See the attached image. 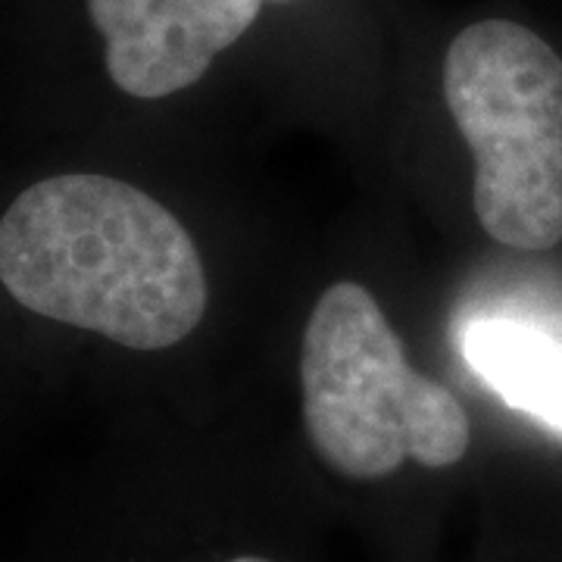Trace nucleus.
Listing matches in <instances>:
<instances>
[{"instance_id":"obj_5","label":"nucleus","mask_w":562,"mask_h":562,"mask_svg":"<svg viewBox=\"0 0 562 562\" xmlns=\"http://www.w3.org/2000/svg\"><path fill=\"white\" fill-rule=\"evenodd\" d=\"M462 357L503 403L562 431V341L522 319H475Z\"/></svg>"},{"instance_id":"obj_4","label":"nucleus","mask_w":562,"mask_h":562,"mask_svg":"<svg viewBox=\"0 0 562 562\" xmlns=\"http://www.w3.org/2000/svg\"><path fill=\"white\" fill-rule=\"evenodd\" d=\"M262 0H88L106 41V72L140 101L203 79L210 63L254 25Z\"/></svg>"},{"instance_id":"obj_1","label":"nucleus","mask_w":562,"mask_h":562,"mask_svg":"<svg viewBox=\"0 0 562 562\" xmlns=\"http://www.w3.org/2000/svg\"><path fill=\"white\" fill-rule=\"evenodd\" d=\"M0 281L44 319L132 350L188 338L206 313L194 238L162 203L110 176H54L0 216Z\"/></svg>"},{"instance_id":"obj_6","label":"nucleus","mask_w":562,"mask_h":562,"mask_svg":"<svg viewBox=\"0 0 562 562\" xmlns=\"http://www.w3.org/2000/svg\"><path fill=\"white\" fill-rule=\"evenodd\" d=\"M232 562H269V560H262V557H238V560H232Z\"/></svg>"},{"instance_id":"obj_3","label":"nucleus","mask_w":562,"mask_h":562,"mask_svg":"<svg viewBox=\"0 0 562 562\" xmlns=\"http://www.w3.org/2000/svg\"><path fill=\"white\" fill-rule=\"evenodd\" d=\"M443 101L475 160V216L494 241H562V60L531 29L484 20L443 60Z\"/></svg>"},{"instance_id":"obj_2","label":"nucleus","mask_w":562,"mask_h":562,"mask_svg":"<svg viewBox=\"0 0 562 562\" xmlns=\"http://www.w3.org/2000/svg\"><path fill=\"white\" fill-rule=\"evenodd\" d=\"M303 422L335 472L375 482L413 460L443 469L465 457L472 425L460 401L419 375L379 301L338 281L303 331Z\"/></svg>"}]
</instances>
